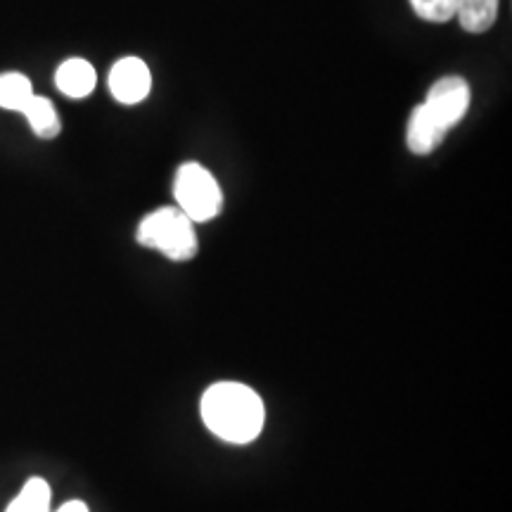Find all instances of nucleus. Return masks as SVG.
Segmentation results:
<instances>
[{
  "label": "nucleus",
  "mask_w": 512,
  "mask_h": 512,
  "mask_svg": "<svg viewBox=\"0 0 512 512\" xmlns=\"http://www.w3.org/2000/svg\"><path fill=\"white\" fill-rule=\"evenodd\" d=\"M422 107L432 124L446 136L470 107V86L463 76H444L430 88Z\"/></svg>",
  "instance_id": "4"
},
{
  "label": "nucleus",
  "mask_w": 512,
  "mask_h": 512,
  "mask_svg": "<svg viewBox=\"0 0 512 512\" xmlns=\"http://www.w3.org/2000/svg\"><path fill=\"white\" fill-rule=\"evenodd\" d=\"M415 15L425 22L444 24L456 17V0H411Z\"/></svg>",
  "instance_id": "12"
},
{
  "label": "nucleus",
  "mask_w": 512,
  "mask_h": 512,
  "mask_svg": "<svg viewBox=\"0 0 512 512\" xmlns=\"http://www.w3.org/2000/svg\"><path fill=\"white\" fill-rule=\"evenodd\" d=\"M136 240L171 261H190L197 254L195 223L178 207H162L147 214L138 223Z\"/></svg>",
  "instance_id": "2"
},
{
  "label": "nucleus",
  "mask_w": 512,
  "mask_h": 512,
  "mask_svg": "<svg viewBox=\"0 0 512 512\" xmlns=\"http://www.w3.org/2000/svg\"><path fill=\"white\" fill-rule=\"evenodd\" d=\"M501 0H456V19L467 34H484L496 24Z\"/></svg>",
  "instance_id": "7"
},
{
  "label": "nucleus",
  "mask_w": 512,
  "mask_h": 512,
  "mask_svg": "<svg viewBox=\"0 0 512 512\" xmlns=\"http://www.w3.org/2000/svg\"><path fill=\"white\" fill-rule=\"evenodd\" d=\"M34 98L31 81L19 72L0 74V107L10 112H22L27 102Z\"/></svg>",
  "instance_id": "10"
},
{
  "label": "nucleus",
  "mask_w": 512,
  "mask_h": 512,
  "mask_svg": "<svg viewBox=\"0 0 512 512\" xmlns=\"http://www.w3.org/2000/svg\"><path fill=\"white\" fill-rule=\"evenodd\" d=\"M55 83L67 98L79 100L93 93L95 83H98V74H95L91 62L81 60V57H72V60L60 64L55 74Z\"/></svg>",
  "instance_id": "6"
},
{
  "label": "nucleus",
  "mask_w": 512,
  "mask_h": 512,
  "mask_svg": "<svg viewBox=\"0 0 512 512\" xmlns=\"http://www.w3.org/2000/svg\"><path fill=\"white\" fill-rule=\"evenodd\" d=\"M5 512H53L50 510V486L46 479H29Z\"/></svg>",
  "instance_id": "11"
},
{
  "label": "nucleus",
  "mask_w": 512,
  "mask_h": 512,
  "mask_svg": "<svg viewBox=\"0 0 512 512\" xmlns=\"http://www.w3.org/2000/svg\"><path fill=\"white\" fill-rule=\"evenodd\" d=\"M174 197L178 202V209L192 223H207L216 219L223 209L221 185L197 162L178 166L174 178Z\"/></svg>",
  "instance_id": "3"
},
{
  "label": "nucleus",
  "mask_w": 512,
  "mask_h": 512,
  "mask_svg": "<svg viewBox=\"0 0 512 512\" xmlns=\"http://www.w3.org/2000/svg\"><path fill=\"white\" fill-rule=\"evenodd\" d=\"M200 411L207 430L228 444H249L264 430V401L247 384H211L202 396Z\"/></svg>",
  "instance_id": "1"
},
{
  "label": "nucleus",
  "mask_w": 512,
  "mask_h": 512,
  "mask_svg": "<svg viewBox=\"0 0 512 512\" xmlns=\"http://www.w3.org/2000/svg\"><path fill=\"white\" fill-rule=\"evenodd\" d=\"M444 138H446L444 133H441L439 128L432 124L430 117L425 114V107L422 105L415 107L406 126L408 150H411L413 155H430V152H434V147H437Z\"/></svg>",
  "instance_id": "8"
},
{
  "label": "nucleus",
  "mask_w": 512,
  "mask_h": 512,
  "mask_svg": "<svg viewBox=\"0 0 512 512\" xmlns=\"http://www.w3.org/2000/svg\"><path fill=\"white\" fill-rule=\"evenodd\" d=\"M55 512H88V505L81 501H69V503H64L62 508H57Z\"/></svg>",
  "instance_id": "13"
},
{
  "label": "nucleus",
  "mask_w": 512,
  "mask_h": 512,
  "mask_svg": "<svg viewBox=\"0 0 512 512\" xmlns=\"http://www.w3.org/2000/svg\"><path fill=\"white\" fill-rule=\"evenodd\" d=\"M22 114L27 117V121L31 124V128H34V133L38 138L50 140L60 133V128H62L60 117H57L55 105L48 98L34 95V98L27 102V107H24Z\"/></svg>",
  "instance_id": "9"
},
{
  "label": "nucleus",
  "mask_w": 512,
  "mask_h": 512,
  "mask_svg": "<svg viewBox=\"0 0 512 512\" xmlns=\"http://www.w3.org/2000/svg\"><path fill=\"white\" fill-rule=\"evenodd\" d=\"M152 76L140 57H124L110 72V93L121 105H138L150 95Z\"/></svg>",
  "instance_id": "5"
}]
</instances>
